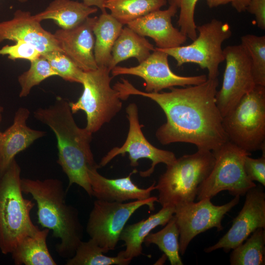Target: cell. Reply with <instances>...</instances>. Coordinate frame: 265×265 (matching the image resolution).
Returning <instances> with one entry per match:
<instances>
[{
    "mask_svg": "<svg viewBox=\"0 0 265 265\" xmlns=\"http://www.w3.org/2000/svg\"><path fill=\"white\" fill-rule=\"evenodd\" d=\"M54 76H57V74L48 60L42 56L30 61L29 69L20 75L18 79L21 87L19 97H26L34 86L39 84L46 79Z\"/></svg>",
    "mask_w": 265,
    "mask_h": 265,
    "instance_id": "4dcf8cb0",
    "label": "cell"
},
{
    "mask_svg": "<svg viewBox=\"0 0 265 265\" xmlns=\"http://www.w3.org/2000/svg\"><path fill=\"white\" fill-rule=\"evenodd\" d=\"M155 50L154 46L145 37L128 26L123 27L112 49V58L108 66L110 71L119 62L131 57L140 63Z\"/></svg>",
    "mask_w": 265,
    "mask_h": 265,
    "instance_id": "d4e9b609",
    "label": "cell"
},
{
    "mask_svg": "<svg viewBox=\"0 0 265 265\" xmlns=\"http://www.w3.org/2000/svg\"><path fill=\"white\" fill-rule=\"evenodd\" d=\"M17 0L20 2L24 3V2H26L28 0Z\"/></svg>",
    "mask_w": 265,
    "mask_h": 265,
    "instance_id": "60d3db41",
    "label": "cell"
},
{
    "mask_svg": "<svg viewBox=\"0 0 265 265\" xmlns=\"http://www.w3.org/2000/svg\"><path fill=\"white\" fill-rule=\"evenodd\" d=\"M106 0H82V2L90 7L96 6L100 9L102 13L106 12L104 4Z\"/></svg>",
    "mask_w": 265,
    "mask_h": 265,
    "instance_id": "8d00e7d4",
    "label": "cell"
},
{
    "mask_svg": "<svg viewBox=\"0 0 265 265\" xmlns=\"http://www.w3.org/2000/svg\"><path fill=\"white\" fill-rule=\"evenodd\" d=\"M41 55L48 60L57 76L66 81L81 84L84 71L63 52L54 51Z\"/></svg>",
    "mask_w": 265,
    "mask_h": 265,
    "instance_id": "1f68e13d",
    "label": "cell"
},
{
    "mask_svg": "<svg viewBox=\"0 0 265 265\" xmlns=\"http://www.w3.org/2000/svg\"><path fill=\"white\" fill-rule=\"evenodd\" d=\"M123 25L107 12L98 17L93 28L95 36L94 54L98 67H107L112 58V49Z\"/></svg>",
    "mask_w": 265,
    "mask_h": 265,
    "instance_id": "603a6c76",
    "label": "cell"
},
{
    "mask_svg": "<svg viewBox=\"0 0 265 265\" xmlns=\"http://www.w3.org/2000/svg\"><path fill=\"white\" fill-rule=\"evenodd\" d=\"M166 0H106L104 7L122 25L129 23L166 5Z\"/></svg>",
    "mask_w": 265,
    "mask_h": 265,
    "instance_id": "484cf974",
    "label": "cell"
},
{
    "mask_svg": "<svg viewBox=\"0 0 265 265\" xmlns=\"http://www.w3.org/2000/svg\"><path fill=\"white\" fill-rule=\"evenodd\" d=\"M12 45H6L0 49V55H8V58L15 60L26 59L32 61L41 56V53L33 45L22 40H18Z\"/></svg>",
    "mask_w": 265,
    "mask_h": 265,
    "instance_id": "836d02e7",
    "label": "cell"
},
{
    "mask_svg": "<svg viewBox=\"0 0 265 265\" xmlns=\"http://www.w3.org/2000/svg\"><path fill=\"white\" fill-rule=\"evenodd\" d=\"M21 171L14 159L0 177V251L4 255L40 230L30 218L35 203L23 195Z\"/></svg>",
    "mask_w": 265,
    "mask_h": 265,
    "instance_id": "277c9868",
    "label": "cell"
},
{
    "mask_svg": "<svg viewBox=\"0 0 265 265\" xmlns=\"http://www.w3.org/2000/svg\"><path fill=\"white\" fill-rule=\"evenodd\" d=\"M169 2L170 6L167 9L153 11L129 23L127 26L141 36L152 38L158 48L170 49L182 45L187 37L171 23L179 7L176 0Z\"/></svg>",
    "mask_w": 265,
    "mask_h": 265,
    "instance_id": "2e32d148",
    "label": "cell"
},
{
    "mask_svg": "<svg viewBox=\"0 0 265 265\" xmlns=\"http://www.w3.org/2000/svg\"><path fill=\"white\" fill-rule=\"evenodd\" d=\"M236 196L228 203L214 205L211 198H205L175 206V217L179 231V252L183 255L190 242L199 234L213 228L218 231L223 227L221 221L224 215L239 201Z\"/></svg>",
    "mask_w": 265,
    "mask_h": 265,
    "instance_id": "8fae6325",
    "label": "cell"
},
{
    "mask_svg": "<svg viewBox=\"0 0 265 265\" xmlns=\"http://www.w3.org/2000/svg\"><path fill=\"white\" fill-rule=\"evenodd\" d=\"M155 202H158V199L155 196L127 203L97 199L89 214L86 232L105 253L114 250L121 233L132 214L144 206L154 211Z\"/></svg>",
    "mask_w": 265,
    "mask_h": 265,
    "instance_id": "30bf717a",
    "label": "cell"
},
{
    "mask_svg": "<svg viewBox=\"0 0 265 265\" xmlns=\"http://www.w3.org/2000/svg\"><path fill=\"white\" fill-rule=\"evenodd\" d=\"M161 230L149 233L144 243L147 246L157 245L169 260L171 265H183L179 252V231L174 216Z\"/></svg>",
    "mask_w": 265,
    "mask_h": 265,
    "instance_id": "f1b7e54d",
    "label": "cell"
},
{
    "mask_svg": "<svg viewBox=\"0 0 265 265\" xmlns=\"http://www.w3.org/2000/svg\"><path fill=\"white\" fill-rule=\"evenodd\" d=\"M99 168L90 167L87 169L92 196L98 200L117 202L144 200L150 197L151 192L156 189V182L147 188H140L134 184L131 176L137 172L136 169L127 177L108 179L98 172Z\"/></svg>",
    "mask_w": 265,
    "mask_h": 265,
    "instance_id": "d6986e66",
    "label": "cell"
},
{
    "mask_svg": "<svg viewBox=\"0 0 265 265\" xmlns=\"http://www.w3.org/2000/svg\"><path fill=\"white\" fill-rule=\"evenodd\" d=\"M228 141L250 152L265 149V86L256 84L223 117Z\"/></svg>",
    "mask_w": 265,
    "mask_h": 265,
    "instance_id": "8992f818",
    "label": "cell"
},
{
    "mask_svg": "<svg viewBox=\"0 0 265 265\" xmlns=\"http://www.w3.org/2000/svg\"><path fill=\"white\" fill-rule=\"evenodd\" d=\"M103 249L91 238L81 241L74 255L68 259L66 265H128L131 261L118 253L116 257L106 256Z\"/></svg>",
    "mask_w": 265,
    "mask_h": 265,
    "instance_id": "83f0119b",
    "label": "cell"
},
{
    "mask_svg": "<svg viewBox=\"0 0 265 265\" xmlns=\"http://www.w3.org/2000/svg\"><path fill=\"white\" fill-rule=\"evenodd\" d=\"M34 117L48 126L54 132L57 142V163L67 175L70 186L75 184L89 195L92 190L87 169L98 166L94 160L90 143L92 133L76 124L69 102L61 98L47 107L34 111Z\"/></svg>",
    "mask_w": 265,
    "mask_h": 265,
    "instance_id": "7a4b0ae2",
    "label": "cell"
},
{
    "mask_svg": "<svg viewBox=\"0 0 265 265\" xmlns=\"http://www.w3.org/2000/svg\"><path fill=\"white\" fill-rule=\"evenodd\" d=\"M97 17H88L71 29L60 28L53 34L62 52L84 72L96 69L93 26Z\"/></svg>",
    "mask_w": 265,
    "mask_h": 265,
    "instance_id": "ac0fdd59",
    "label": "cell"
},
{
    "mask_svg": "<svg viewBox=\"0 0 265 265\" xmlns=\"http://www.w3.org/2000/svg\"><path fill=\"white\" fill-rule=\"evenodd\" d=\"M245 194L244 205L230 229L217 243L205 248V252L218 249L229 252L244 241L257 229L265 228V193L262 187L256 186Z\"/></svg>",
    "mask_w": 265,
    "mask_h": 265,
    "instance_id": "9a60e30c",
    "label": "cell"
},
{
    "mask_svg": "<svg viewBox=\"0 0 265 265\" xmlns=\"http://www.w3.org/2000/svg\"><path fill=\"white\" fill-rule=\"evenodd\" d=\"M231 265H264L265 264V231L259 228L242 243L233 249Z\"/></svg>",
    "mask_w": 265,
    "mask_h": 265,
    "instance_id": "4316f807",
    "label": "cell"
},
{
    "mask_svg": "<svg viewBox=\"0 0 265 265\" xmlns=\"http://www.w3.org/2000/svg\"><path fill=\"white\" fill-rule=\"evenodd\" d=\"M129 128L127 138L121 147H115L111 149L102 159L100 167L105 166L113 158L119 155H129L130 164L132 167L138 165V160L146 158L152 161L151 166L147 170L140 171L142 177H147L153 173L159 163H162L166 166L174 163L177 158L171 151L157 148L146 138L142 131V125L140 124L137 106L135 103L128 105L126 109Z\"/></svg>",
    "mask_w": 265,
    "mask_h": 265,
    "instance_id": "4fadbf2b",
    "label": "cell"
},
{
    "mask_svg": "<svg viewBox=\"0 0 265 265\" xmlns=\"http://www.w3.org/2000/svg\"><path fill=\"white\" fill-rule=\"evenodd\" d=\"M110 72L104 66L84 72L82 93L77 102L69 103L73 114L79 110L85 112V129L92 134L109 122L122 108L118 92L110 85L113 78Z\"/></svg>",
    "mask_w": 265,
    "mask_h": 265,
    "instance_id": "52a82bcc",
    "label": "cell"
},
{
    "mask_svg": "<svg viewBox=\"0 0 265 265\" xmlns=\"http://www.w3.org/2000/svg\"><path fill=\"white\" fill-rule=\"evenodd\" d=\"M232 0H207L208 6L210 8L215 7L219 5L231 2Z\"/></svg>",
    "mask_w": 265,
    "mask_h": 265,
    "instance_id": "f35d334b",
    "label": "cell"
},
{
    "mask_svg": "<svg viewBox=\"0 0 265 265\" xmlns=\"http://www.w3.org/2000/svg\"><path fill=\"white\" fill-rule=\"evenodd\" d=\"M261 158L254 159L247 156L244 161L245 172L251 181H257L265 186V149Z\"/></svg>",
    "mask_w": 265,
    "mask_h": 265,
    "instance_id": "e575fe53",
    "label": "cell"
},
{
    "mask_svg": "<svg viewBox=\"0 0 265 265\" xmlns=\"http://www.w3.org/2000/svg\"><path fill=\"white\" fill-rule=\"evenodd\" d=\"M214 161L212 152L198 150L194 154L184 155L166 166L156 185L159 191L158 202L165 207L193 202Z\"/></svg>",
    "mask_w": 265,
    "mask_h": 265,
    "instance_id": "5b68a950",
    "label": "cell"
},
{
    "mask_svg": "<svg viewBox=\"0 0 265 265\" xmlns=\"http://www.w3.org/2000/svg\"><path fill=\"white\" fill-rule=\"evenodd\" d=\"M3 111V108L0 104V125L2 120V114ZM1 132L0 131V134Z\"/></svg>",
    "mask_w": 265,
    "mask_h": 265,
    "instance_id": "ab89813d",
    "label": "cell"
},
{
    "mask_svg": "<svg viewBox=\"0 0 265 265\" xmlns=\"http://www.w3.org/2000/svg\"><path fill=\"white\" fill-rule=\"evenodd\" d=\"M212 153L214 163L199 188L197 200L211 199L224 190L233 196H240L256 186L248 177L244 168L245 158L251 155L250 152L228 141Z\"/></svg>",
    "mask_w": 265,
    "mask_h": 265,
    "instance_id": "ba28073f",
    "label": "cell"
},
{
    "mask_svg": "<svg viewBox=\"0 0 265 265\" xmlns=\"http://www.w3.org/2000/svg\"><path fill=\"white\" fill-rule=\"evenodd\" d=\"M168 55L158 48L143 61L136 66L126 67L116 66L111 70L113 77L121 75H131L141 78L145 81V92H159L162 89L175 86L194 85L206 81L205 75L181 76L171 70Z\"/></svg>",
    "mask_w": 265,
    "mask_h": 265,
    "instance_id": "5bb4252c",
    "label": "cell"
},
{
    "mask_svg": "<svg viewBox=\"0 0 265 265\" xmlns=\"http://www.w3.org/2000/svg\"><path fill=\"white\" fill-rule=\"evenodd\" d=\"M250 0H232L231 3L234 8L238 12L246 10Z\"/></svg>",
    "mask_w": 265,
    "mask_h": 265,
    "instance_id": "74e56055",
    "label": "cell"
},
{
    "mask_svg": "<svg viewBox=\"0 0 265 265\" xmlns=\"http://www.w3.org/2000/svg\"><path fill=\"white\" fill-rule=\"evenodd\" d=\"M240 39L250 58L255 84L265 86V36L247 34Z\"/></svg>",
    "mask_w": 265,
    "mask_h": 265,
    "instance_id": "f546056e",
    "label": "cell"
},
{
    "mask_svg": "<svg viewBox=\"0 0 265 265\" xmlns=\"http://www.w3.org/2000/svg\"><path fill=\"white\" fill-rule=\"evenodd\" d=\"M174 211L175 207H162L147 219L124 227L120 234L119 240L125 242L126 249L119 253L131 261L140 255L145 238L156 227L164 226L172 217Z\"/></svg>",
    "mask_w": 265,
    "mask_h": 265,
    "instance_id": "44dd1931",
    "label": "cell"
},
{
    "mask_svg": "<svg viewBox=\"0 0 265 265\" xmlns=\"http://www.w3.org/2000/svg\"><path fill=\"white\" fill-rule=\"evenodd\" d=\"M50 230H39L24 238L11 253L16 265H56L47 245Z\"/></svg>",
    "mask_w": 265,
    "mask_h": 265,
    "instance_id": "cb8c5ba5",
    "label": "cell"
},
{
    "mask_svg": "<svg viewBox=\"0 0 265 265\" xmlns=\"http://www.w3.org/2000/svg\"><path fill=\"white\" fill-rule=\"evenodd\" d=\"M30 113L26 107L19 108L15 113L13 124L0 134V177L18 153L46 134L45 131L27 126L26 122Z\"/></svg>",
    "mask_w": 265,
    "mask_h": 265,
    "instance_id": "ffe728a7",
    "label": "cell"
},
{
    "mask_svg": "<svg viewBox=\"0 0 265 265\" xmlns=\"http://www.w3.org/2000/svg\"><path fill=\"white\" fill-rule=\"evenodd\" d=\"M180 8L178 25L180 31L192 41L197 37L194 21L195 6L199 0H176Z\"/></svg>",
    "mask_w": 265,
    "mask_h": 265,
    "instance_id": "d6a6232c",
    "label": "cell"
},
{
    "mask_svg": "<svg viewBox=\"0 0 265 265\" xmlns=\"http://www.w3.org/2000/svg\"><path fill=\"white\" fill-rule=\"evenodd\" d=\"M113 87L121 100L140 95L156 102L163 111L166 121L156 131L162 145L185 142L198 150L214 152L228 141L223 117L216 102L218 80L207 79L201 84L184 88L171 87L168 92H147L122 79Z\"/></svg>",
    "mask_w": 265,
    "mask_h": 265,
    "instance_id": "6da1fadb",
    "label": "cell"
},
{
    "mask_svg": "<svg viewBox=\"0 0 265 265\" xmlns=\"http://www.w3.org/2000/svg\"><path fill=\"white\" fill-rule=\"evenodd\" d=\"M97 11V7L78 1L53 0L43 11L34 16L40 22L53 20L60 28L67 29L80 25Z\"/></svg>",
    "mask_w": 265,
    "mask_h": 265,
    "instance_id": "7402d4cb",
    "label": "cell"
},
{
    "mask_svg": "<svg viewBox=\"0 0 265 265\" xmlns=\"http://www.w3.org/2000/svg\"><path fill=\"white\" fill-rule=\"evenodd\" d=\"M21 186L23 193L30 194L36 202L38 223L59 239L56 252L62 258L72 257L82 241L83 227L77 209L66 203L62 181L22 178Z\"/></svg>",
    "mask_w": 265,
    "mask_h": 265,
    "instance_id": "3957f363",
    "label": "cell"
},
{
    "mask_svg": "<svg viewBox=\"0 0 265 265\" xmlns=\"http://www.w3.org/2000/svg\"><path fill=\"white\" fill-rule=\"evenodd\" d=\"M197 37L190 44L161 49L173 57L177 66L192 63L202 69H207L208 79H216L219 75L218 67L224 61L222 43L232 35L229 25L216 19L197 26Z\"/></svg>",
    "mask_w": 265,
    "mask_h": 265,
    "instance_id": "9c48e42d",
    "label": "cell"
},
{
    "mask_svg": "<svg viewBox=\"0 0 265 265\" xmlns=\"http://www.w3.org/2000/svg\"><path fill=\"white\" fill-rule=\"evenodd\" d=\"M226 66L216 102L223 117L251 90L254 82L249 56L241 44L229 45L223 49Z\"/></svg>",
    "mask_w": 265,
    "mask_h": 265,
    "instance_id": "7c38bea8",
    "label": "cell"
},
{
    "mask_svg": "<svg viewBox=\"0 0 265 265\" xmlns=\"http://www.w3.org/2000/svg\"><path fill=\"white\" fill-rule=\"evenodd\" d=\"M40 22L30 12L17 10L11 19L0 22V43L5 40H22L33 45L41 55L54 51L62 52L53 34L43 28Z\"/></svg>",
    "mask_w": 265,
    "mask_h": 265,
    "instance_id": "e0dca14e",
    "label": "cell"
},
{
    "mask_svg": "<svg viewBox=\"0 0 265 265\" xmlns=\"http://www.w3.org/2000/svg\"><path fill=\"white\" fill-rule=\"evenodd\" d=\"M246 10L255 16L258 27L265 30V0H250Z\"/></svg>",
    "mask_w": 265,
    "mask_h": 265,
    "instance_id": "d590c367",
    "label": "cell"
}]
</instances>
